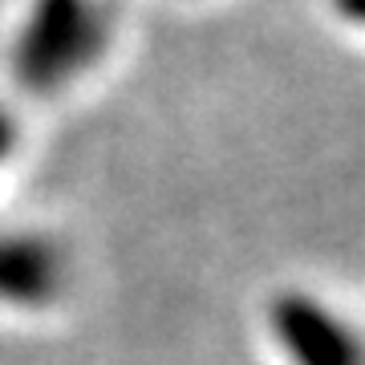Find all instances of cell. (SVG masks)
Returning <instances> with one entry per match:
<instances>
[{"label": "cell", "instance_id": "obj_1", "mask_svg": "<svg viewBox=\"0 0 365 365\" xmlns=\"http://www.w3.org/2000/svg\"><path fill=\"white\" fill-rule=\"evenodd\" d=\"M114 41L106 0H29L9 45V78L29 98H49L86 78Z\"/></svg>", "mask_w": 365, "mask_h": 365}, {"label": "cell", "instance_id": "obj_2", "mask_svg": "<svg viewBox=\"0 0 365 365\" xmlns=\"http://www.w3.org/2000/svg\"><path fill=\"white\" fill-rule=\"evenodd\" d=\"M264 321L288 365H365L361 329L309 288L272 292Z\"/></svg>", "mask_w": 365, "mask_h": 365}, {"label": "cell", "instance_id": "obj_3", "mask_svg": "<svg viewBox=\"0 0 365 365\" xmlns=\"http://www.w3.org/2000/svg\"><path fill=\"white\" fill-rule=\"evenodd\" d=\"M66 284L69 256L53 235L0 223V304L41 313L61 300Z\"/></svg>", "mask_w": 365, "mask_h": 365}, {"label": "cell", "instance_id": "obj_4", "mask_svg": "<svg viewBox=\"0 0 365 365\" xmlns=\"http://www.w3.org/2000/svg\"><path fill=\"white\" fill-rule=\"evenodd\" d=\"M16 138H21V130H16V118H13V110H9V106H0V167H4L9 158H13Z\"/></svg>", "mask_w": 365, "mask_h": 365}, {"label": "cell", "instance_id": "obj_5", "mask_svg": "<svg viewBox=\"0 0 365 365\" xmlns=\"http://www.w3.org/2000/svg\"><path fill=\"white\" fill-rule=\"evenodd\" d=\"M329 9L349 29H365V0H329Z\"/></svg>", "mask_w": 365, "mask_h": 365}]
</instances>
